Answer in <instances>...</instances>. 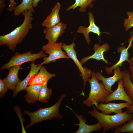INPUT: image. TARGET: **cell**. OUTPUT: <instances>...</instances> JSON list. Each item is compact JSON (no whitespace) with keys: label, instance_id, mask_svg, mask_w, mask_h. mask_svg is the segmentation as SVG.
Returning a JSON list of instances; mask_svg holds the SVG:
<instances>
[{"label":"cell","instance_id":"cell-1","mask_svg":"<svg viewBox=\"0 0 133 133\" xmlns=\"http://www.w3.org/2000/svg\"><path fill=\"white\" fill-rule=\"evenodd\" d=\"M33 13L30 11L22 13L24 18L21 24L8 34L0 36V46L6 45L9 49L14 52L17 44L22 41L33 27L31 22Z\"/></svg>","mask_w":133,"mask_h":133},{"label":"cell","instance_id":"cell-2","mask_svg":"<svg viewBox=\"0 0 133 133\" xmlns=\"http://www.w3.org/2000/svg\"><path fill=\"white\" fill-rule=\"evenodd\" d=\"M92 106V110L87 113L97 120L103 129L102 133H105L109 130H115L133 119V113L130 114L126 111L110 115L99 112L94 105Z\"/></svg>","mask_w":133,"mask_h":133},{"label":"cell","instance_id":"cell-3","mask_svg":"<svg viewBox=\"0 0 133 133\" xmlns=\"http://www.w3.org/2000/svg\"><path fill=\"white\" fill-rule=\"evenodd\" d=\"M66 96L65 94H62L57 102L49 107L44 108L40 107L38 110L34 112L24 110L23 114L28 115L30 119V123L25 128H29L35 123H39L47 120H50L54 118L62 119L63 116L60 114L59 109L61 102Z\"/></svg>","mask_w":133,"mask_h":133},{"label":"cell","instance_id":"cell-4","mask_svg":"<svg viewBox=\"0 0 133 133\" xmlns=\"http://www.w3.org/2000/svg\"><path fill=\"white\" fill-rule=\"evenodd\" d=\"M91 77L88 80L90 87L88 97L83 101V103L88 107L93 105L96 107L100 102L104 103L106 98L110 94L105 89L102 82L99 83L94 71L92 72Z\"/></svg>","mask_w":133,"mask_h":133},{"label":"cell","instance_id":"cell-5","mask_svg":"<svg viewBox=\"0 0 133 133\" xmlns=\"http://www.w3.org/2000/svg\"><path fill=\"white\" fill-rule=\"evenodd\" d=\"M30 51L23 53L16 52L14 55L9 59V62L2 65L1 69L2 70L9 69L13 66L22 65L23 64L30 62L34 63L35 60L39 58L47 56L43 50H41L39 52L32 53Z\"/></svg>","mask_w":133,"mask_h":133},{"label":"cell","instance_id":"cell-6","mask_svg":"<svg viewBox=\"0 0 133 133\" xmlns=\"http://www.w3.org/2000/svg\"><path fill=\"white\" fill-rule=\"evenodd\" d=\"M63 44L61 42L48 43L42 47L43 50L49 54L48 57L43 58V61L39 64L42 65L51 62L55 63L56 60L62 58L69 59L70 58L66 52L62 50Z\"/></svg>","mask_w":133,"mask_h":133},{"label":"cell","instance_id":"cell-7","mask_svg":"<svg viewBox=\"0 0 133 133\" xmlns=\"http://www.w3.org/2000/svg\"><path fill=\"white\" fill-rule=\"evenodd\" d=\"M75 45L73 42L68 45L63 43L62 49L65 51L68 57L73 61L81 72L80 76L83 81L84 88L89 78L91 76L92 71L89 69L83 67L82 63L77 58L76 52L74 49Z\"/></svg>","mask_w":133,"mask_h":133},{"label":"cell","instance_id":"cell-8","mask_svg":"<svg viewBox=\"0 0 133 133\" xmlns=\"http://www.w3.org/2000/svg\"><path fill=\"white\" fill-rule=\"evenodd\" d=\"M66 26V24L60 22L51 27L45 28L43 32L45 34V39L48 41V43L56 42L59 37L64 33Z\"/></svg>","mask_w":133,"mask_h":133},{"label":"cell","instance_id":"cell-9","mask_svg":"<svg viewBox=\"0 0 133 133\" xmlns=\"http://www.w3.org/2000/svg\"><path fill=\"white\" fill-rule=\"evenodd\" d=\"M131 35L129 40V44L127 48L124 46L119 47L117 50L118 52L120 53L119 59L118 62L112 66L110 67H106L105 70L108 75L112 73L113 70L118 66H121L122 63L125 61H127L129 63L130 62L129 59V54L128 51L129 48L132 47L133 42V32L131 33Z\"/></svg>","mask_w":133,"mask_h":133},{"label":"cell","instance_id":"cell-10","mask_svg":"<svg viewBox=\"0 0 133 133\" xmlns=\"http://www.w3.org/2000/svg\"><path fill=\"white\" fill-rule=\"evenodd\" d=\"M117 84V89L107 97L104 102V103L116 100L123 101L131 104L133 103V101L128 96L124 88L121 78L118 80Z\"/></svg>","mask_w":133,"mask_h":133},{"label":"cell","instance_id":"cell-11","mask_svg":"<svg viewBox=\"0 0 133 133\" xmlns=\"http://www.w3.org/2000/svg\"><path fill=\"white\" fill-rule=\"evenodd\" d=\"M114 75L112 77L105 78L99 71L96 73V77L99 81H101L103 83L105 88L110 94L113 91L111 89L112 86L115 83L122 78V75L119 66L113 70Z\"/></svg>","mask_w":133,"mask_h":133},{"label":"cell","instance_id":"cell-12","mask_svg":"<svg viewBox=\"0 0 133 133\" xmlns=\"http://www.w3.org/2000/svg\"><path fill=\"white\" fill-rule=\"evenodd\" d=\"M66 107L72 111L76 117L79 121V123H75V125L79 126L78 129L75 133H89L94 131H100L102 130V128L98 122L93 125L87 124L86 123V118L83 116L76 114L71 108L67 106Z\"/></svg>","mask_w":133,"mask_h":133},{"label":"cell","instance_id":"cell-13","mask_svg":"<svg viewBox=\"0 0 133 133\" xmlns=\"http://www.w3.org/2000/svg\"><path fill=\"white\" fill-rule=\"evenodd\" d=\"M131 104L127 102L119 103L109 102L103 103L101 102L96 107L97 109L104 114H109L112 113L116 114L123 112L122 109L128 107Z\"/></svg>","mask_w":133,"mask_h":133},{"label":"cell","instance_id":"cell-14","mask_svg":"<svg viewBox=\"0 0 133 133\" xmlns=\"http://www.w3.org/2000/svg\"><path fill=\"white\" fill-rule=\"evenodd\" d=\"M88 16L89 22V26L87 27L82 26H79L78 28L77 32L83 34L87 44L89 45L90 42L89 33L92 32L97 34L99 37L101 32L99 27L95 23L94 17L91 12H88Z\"/></svg>","mask_w":133,"mask_h":133},{"label":"cell","instance_id":"cell-15","mask_svg":"<svg viewBox=\"0 0 133 133\" xmlns=\"http://www.w3.org/2000/svg\"><path fill=\"white\" fill-rule=\"evenodd\" d=\"M21 65L13 66L9 68L8 73L3 80L7 85L9 89L14 91L17 85L20 81L18 76L19 70L21 69Z\"/></svg>","mask_w":133,"mask_h":133},{"label":"cell","instance_id":"cell-16","mask_svg":"<svg viewBox=\"0 0 133 133\" xmlns=\"http://www.w3.org/2000/svg\"><path fill=\"white\" fill-rule=\"evenodd\" d=\"M110 49L109 45L107 43L100 46L98 44H95L93 49L95 51L93 54L82 59L81 62L83 64L90 59H95L98 61L102 60L106 64H107L109 62L104 58L103 53L104 52L107 51Z\"/></svg>","mask_w":133,"mask_h":133},{"label":"cell","instance_id":"cell-17","mask_svg":"<svg viewBox=\"0 0 133 133\" xmlns=\"http://www.w3.org/2000/svg\"><path fill=\"white\" fill-rule=\"evenodd\" d=\"M41 65L35 64L32 63L30 65V71L26 77L22 81H20L16 86L13 92V97H15L20 92L25 90L26 87L29 85V83L31 78L39 72L41 66Z\"/></svg>","mask_w":133,"mask_h":133},{"label":"cell","instance_id":"cell-18","mask_svg":"<svg viewBox=\"0 0 133 133\" xmlns=\"http://www.w3.org/2000/svg\"><path fill=\"white\" fill-rule=\"evenodd\" d=\"M39 71L31 78L29 85H42L48 82L52 77H55L56 74L49 72L46 67L42 65L41 66Z\"/></svg>","mask_w":133,"mask_h":133},{"label":"cell","instance_id":"cell-19","mask_svg":"<svg viewBox=\"0 0 133 133\" xmlns=\"http://www.w3.org/2000/svg\"><path fill=\"white\" fill-rule=\"evenodd\" d=\"M61 5L57 2L54 5L50 14L43 22L41 25L46 28H50L55 26L60 22L59 13Z\"/></svg>","mask_w":133,"mask_h":133},{"label":"cell","instance_id":"cell-20","mask_svg":"<svg viewBox=\"0 0 133 133\" xmlns=\"http://www.w3.org/2000/svg\"><path fill=\"white\" fill-rule=\"evenodd\" d=\"M42 85H29L26 88L27 93L24 96L25 101L28 104H34L38 100L39 94Z\"/></svg>","mask_w":133,"mask_h":133},{"label":"cell","instance_id":"cell-21","mask_svg":"<svg viewBox=\"0 0 133 133\" xmlns=\"http://www.w3.org/2000/svg\"><path fill=\"white\" fill-rule=\"evenodd\" d=\"M121 72L124 88L128 96L133 102V83L131 79L130 72L125 68Z\"/></svg>","mask_w":133,"mask_h":133},{"label":"cell","instance_id":"cell-22","mask_svg":"<svg viewBox=\"0 0 133 133\" xmlns=\"http://www.w3.org/2000/svg\"><path fill=\"white\" fill-rule=\"evenodd\" d=\"M33 0H22L21 2L15 7L14 11V15L18 16L26 11H30L33 13L35 10L33 7Z\"/></svg>","mask_w":133,"mask_h":133},{"label":"cell","instance_id":"cell-23","mask_svg":"<svg viewBox=\"0 0 133 133\" xmlns=\"http://www.w3.org/2000/svg\"><path fill=\"white\" fill-rule=\"evenodd\" d=\"M97 0H75V3L71 6L66 8V11H69L73 9H74L77 7L79 11L83 12L86 11L88 7L92 8L93 6L92 4L93 2Z\"/></svg>","mask_w":133,"mask_h":133},{"label":"cell","instance_id":"cell-24","mask_svg":"<svg viewBox=\"0 0 133 133\" xmlns=\"http://www.w3.org/2000/svg\"><path fill=\"white\" fill-rule=\"evenodd\" d=\"M51 89L48 88L47 83L42 85L40 90L38 101L43 103L48 102L52 93Z\"/></svg>","mask_w":133,"mask_h":133},{"label":"cell","instance_id":"cell-25","mask_svg":"<svg viewBox=\"0 0 133 133\" xmlns=\"http://www.w3.org/2000/svg\"><path fill=\"white\" fill-rule=\"evenodd\" d=\"M129 132L133 133V119L114 130L113 133Z\"/></svg>","mask_w":133,"mask_h":133},{"label":"cell","instance_id":"cell-26","mask_svg":"<svg viewBox=\"0 0 133 133\" xmlns=\"http://www.w3.org/2000/svg\"><path fill=\"white\" fill-rule=\"evenodd\" d=\"M127 14L128 17L124 19L123 23L126 31H127L131 28L133 27V12H127Z\"/></svg>","mask_w":133,"mask_h":133},{"label":"cell","instance_id":"cell-27","mask_svg":"<svg viewBox=\"0 0 133 133\" xmlns=\"http://www.w3.org/2000/svg\"><path fill=\"white\" fill-rule=\"evenodd\" d=\"M14 109L19 118L21 127L22 133H26L23 125V122L25 120V119L23 118L22 116V114L20 108L19 107L17 106H15L14 107Z\"/></svg>","mask_w":133,"mask_h":133},{"label":"cell","instance_id":"cell-28","mask_svg":"<svg viewBox=\"0 0 133 133\" xmlns=\"http://www.w3.org/2000/svg\"><path fill=\"white\" fill-rule=\"evenodd\" d=\"M9 89L7 85L3 80L0 79V98L4 97L7 90Z\"/></svg>","mask_w":133,"mask_h":133},{"label":"cell","instance_id":"cell-29","mask_svg":"<svg viewBox=\"0 0 133 133\" xmlns=\"http://www.w3.org/2000/svg\"><path fill=\"white\" fill-rule=\"evenodd\" d=\"M10 4L7 9L9 11L11 12L14 10L17 3L14 0H10Z\"/></svg>","mask_w":133,"mask_h":133},{"label":"cell","instance_id":"cell-30","mask_svg":"<svg viewBox=\"0 0 133 133\" xmlns=\"http://www.w3.org/2000/svg\"><path fill=\"white\" fill-rule=\"evenodd\" d=\"M129 64V71L130 72L131 80L133 83V61H130Z\"/></svg>","mask_w":133,"mask_h":133},{"label":"cell","instance_id":"cell-31","mask_svg":"<svg viewBox=\"0 0 133 133\" xmlns=\"http://www.w3.org/2000/svg\"><path fill=\"white\" fill-rule=\"evenodd\" d=\"M6 0H0V13H1L4 8L5 7L6 5L4 1Z\"/></svg>","mask_w":133,"mask_h":133},{"label":"cell","instance_id":"cell-32","mask_svg":"<svg viewBox=\"0 0 133 133\" xmlns=\"http://www.w3.org/2000/svg\"><path fill=\"white\" fill-rule=\"evenodd\" d=\"M126 111L130 114L133 113V103L131 104L128 107L126 108Z\"/></svg>","mask_w":133,"mask_h":133},{"label":"cell","instance_id":"cell-33","mask_svg":"<svg viewBox=\"0 0 133 133\" xmlns=\"http://www.w3.org/2000/svg\"><path fill=\"white\" fill-rule=\"evenodd\" d=\"M41 0H33V8L37 6L39 2Z\"/></svg>","mask_w":133,"mask_h":133},{"label":"cell","instance_id":"cell-34","mask_svg":"<svg viewBox=\"0 0 133 133\" xmlns=\"http://www.w3.org/2000/svg\"><path fill=\"white\" fill-rule=\"evenodd\" d=\"M130 61H133V56L131 58V59L130 60Z\"/></svg>","mask_w":133,"mask_h":133}]
</instances>
